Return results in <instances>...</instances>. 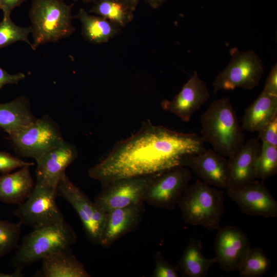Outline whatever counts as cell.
<instances>
[{"label": "cell", "mask_w": 277, "mask_h": 277, "mask_svg": "<svg viewBox=\"0 0 277 277\" xmlns=\"http://www.w3.org/2000/svg\"><path fill=\"white\" fill-rule=\"evenodd\" d=\"M206 150L201 136L175 131L148 121L135 134L117 142L106 157L89 169L88 174L103 184L161 173L181 166L187 157Z\"/></svg>", "instance_id": "obj_1"}, {"label": "cell", "mask_w": 277, "mask_h": 277, "mask_svg": "<svg viewBox=\"0 0 277 277\" xmlns=\"http://www.w3.org/2000/svg\"><path fill=\"white\" fill-rule=\"evenodd\" d=\"M200 120L201 137L220 154L231 158L244 144L243 129L229 98L213 101Z\"/></svg>", "instance_id": "obj_2"}, {"label": "cell", "mask_w": 277, "mask_h": 277, "mask_svg": "<svg viewBox=\"0 0 277 277\" xmlns=\"http://www.w3.org/2000/svg\"><path fill=\"white\" fill-rule=\"evenodd\" d=\"M73 3L67 4L64 0H32L29 16L33 50L40 45L57 42L73 33Z\"/></svg>", "instance_id": "obj_3"}, {"label": "cell", "mask_w": 277, "mask_h": 277, "mask_svg": "<svg viewBox=\"0 0 277 277\" xmlns=\"http://www.w3.org/2000/svg\"><path fill=\"white\" fill-rule=\"evenodd\" d=\"M77 241L75 232L65 221L38 228L25 235L12 258L22 269L57 251L70 249Z\"/></svg>", "instance_id": "obj_4"}, {"label": "cell", "mask_w": 277, "mask_h": 277, "mask_svg": "<svg viewBox=\"0 0 277 277\" xmlns=\"http://www.w3.org/2000/svg\"><path fill=\"white\" fill-rule=\"evenodd\" d=\"M185 223L217 230L224 212V193L200 179L189 185L178 205Z\"/></svg>", "instance_id": "obj_5"}, {"label": "cell", "mask_w": 277, "mask_h": 277, "mask_svg": "<svg viewBox=\"0 0 277 277\" xmlns=\"http://www.w3.org/2000/svg\"><path fill=\"white\" fill-rule=\"evenodd\" d=\"M8 135L19 156L35 161L64 141L59 125L47 115Z\"/></svg>", "instance_id": "obj_6"}, {"label": "cell", "mask_w": 277, "mask_h": 277, "mask_svg": "<svg viewBox=\"0 0 277 277\" xmlns=\"http://www.w3.org/2000/svg\"><path fill=\"white\" fill-rule=\"evenodd\" d=\"M231 60L215 77L212 86L215 94L220 90L235 88L252 90L259 84L264 71L263 63L253 50L241 51L236 47L229 51Z\"/></svg>", "instance_id": "obj_7"}, {"label": "cell", "mask_w": 277, "mask_h": 277, "mask_svg": "<svg viewBox=\"0 0 277 277\" xmlns=\"http://www.w3.org/2000/svg\"><path fill=\"white\" fill-rule=\"evenodd\" d=\"M57 187L36 182L28 199L14 210L22 224L33 228L65 221L56 198Z\"/></svg>", "instance_id": "obj_8"}, {"label": "cell", "mask_w": 277, "mask_h": 277, "mask_svg": "<svg viewBox=\"0 0 277 277\" xmlns=\"http://www.w3.org/2000/svg\"><path fill=\"white\" fill-rule=\"evenodd\" d=\"M192 172L178 166L157 174L147 188L143 201L153 207L172 210L179 205L189 185Z\"/></svg>", "instance_id": "obj_9"}, {"label": "cell", "mask_w": 277, "mask_h": 277, "mask_svg": "<svg viewBox=\"0 0 277 277\" xmlns=\"http://www.w3.org/2000/svg\"><path fill=\"white\" fill-rule=\"evenodd\" d=\"M57 194L76 211L88 239L93 244L100 245L107 213L102 211L66 174L57 184Z\"/></svg>", "instance_id": "obj_10"}, {"label": "cell", "mask_w": 277, "mask_h": 277, "mask_svg": "<svg viewBox=\"0 0 277 277\" xmlns=\"http://www.w3.org/2000/svg\"><path fill=\"white\" fill-rule=\"evenodd\" d=\"M159 173L124 177L102 184L94 202L102 211L107 213L115 208L143 202L147 188Z\"/></svg>", "instance_id": "obj_11"}, {"label": "cell", "mask_w": 277, "mask_h": 277, "mask_svg": "<svg viewBox=\"0 0 277 277\" xmlns=\"http://www.w3.org/2000/svg\"><path fill=\"white\" fill-rule=\"evenodd\" d=\"M217 231L214 245L216 263L226 272L238 270L251 248L247 235L236 226L220 227Z\"/></svg>", "instance_id": "obj_12"}, {"label": "cell", "mask_w": 277, "mask_h": 277, "mask_svg": "<svg viewBox=\"0 0 277 277\" xmlns=\"http://www.w3.org/2000/svg\"><path fill=\"white\" fill-rule=\"evenodd\" d=\"M228 196L241 211L265 218L277 216V202L263 183L256 180L243 186L227 190Z\"/></svg>", "instance_id": "obj_13"}, {"label": "cell", "mask_w": 277, "mask_h": 277, "mask_svg": "<svg viewBox=\"0 0 277 277\" xmlns=\"http://www.w3.org/2000/svg\"><path fill=\"white\" fill-rule=\"evenodd\" d=\"M210 97L206 83L199 78L195 71L179 93L171 100H163L161 106L163 110L175 114L183 122H188L192 114Z\"/></svg>", "instance_id": "obj_14"}, {"label": "cell", "mask_w": 277, "mask_h": 277, "mask_svg": "<svg viewBox=\"0 0 277 277\" xmlns=\"http://www.w3.org/2000/svg\"><path fill=\"white\" fill-rule=\"evenodd\" d=\"M204 183L227 189L229 178L228 160L211 149L185 159L181 164Z\"/></svg>", "instance_id": "obj_15"}, {"label": "cell", "mask_w": 277, "mask_h": 277, "mask_svg": "<svg viewBox=\"0 0 277 277\" xmlns=\"http://www.w3.org/2000/svg\"><path fill=\"white\" fill-rule=\"evenodd\" d=\"M77 151L72 144L64 141L36 160V182L57 187L66 174V168L77 158Z\"/></svg>", "instance_id": "obj_16"}, {"label": "cell", "mask_w": 277, "mask_h": 277, "mask_svg": "<svg viewBox=\"0 0 277 277\" xmlns=\"http://www.w3.org/2000/svg\"><path fill=\"white\" fill-rule=\"evenodd\" d=\"M144 203L141 202L107 212L100 245L109 248L123 236L137 229L144 214Z\"/></svg>", "instance_id": "obj_17"}, {"label": "cell", "mask_w": 277, "mask_h": 277, "mask_svg": "<svg viewBox=\"0 0 277 277\" xmlns=\"http://www.w3.org/2000/svg\"><path fill=\"white\" fill-rule=\"evenodd\" d=\"M258 138H249L228 160L229 178L226 190L234 189L255 180V163L261 149Z\"/></svg>", "instance_id": "obj_18"}, {"label": "cell", "mask_w": 277, "mask_h": 277, "mask_svg": "<svg viewBox=\"0 0 277 277\" xmlns=\"http://www.w3.org/2000/svg\"><path fill=\"white\" fill-rule=\"evenodd\" d=\"M30 167L25 166L16 172L0 176L1 202L19 205L28 199L35 185Z\"/></svg>", "instance_id": "obj_19"}, {"label": "cell", "mask_w": 277, "mask_h": 277, "mask_svg": "<svg viewBox=\"0 0 277 277\" xmlns=\"http://www.w3.org/2000/svg\"><path fill=\"white\" fill-rule=\"evenodd\" d=\"M70 249L54 252L42 260L40 274L43 277H89L83 264Z\"/></svg>", "instance_id": "obj_20"}, {"label": "cell", "mask_w": 277, "mask_h": 277, "mask_svg": "<svg viewBox=\"0 0 277 277\" xmlns=\"http://www.w3.org/2000/svg\"><path fill=\"white\" fill-rule=\"evenodd\" d=\"M277 117V96L263 92L245 110L243 116V129L259 132Z\"/></svg>", "instance_id": "obj_21"}, {"label": "cell", "mask_w": 277, "mask_h": 277, "mask_svg": "<svg viewBox=\"0 0 277 277\" xmlns=\"http://www.w3.org/2000/svg\"><path fill=\"white\" fill-rule=\"evenodd\" d=\"M202 242L191 238L175 266L178 273L184 277H205L209 269L215 263L214 258L209 259L202 252Z\"/></svg>", "instance_id": "obj_22"}, {"label": "cell", "mask_w": 277, "mask_h": 277, "mask_svg": "<svg viewBox=\"0 0 277 277\" xmlns=\"http://www.w3.org/2000/svg\"><path fill=\"white\" fill-rule=\"evenodd\" d=\"M36 119L28 100L24 96L8 103H0V128L8 134L27 126Z\"/></svg>", "instance_id": "obj_23"}, {"label": "cell", "mask_w": 277, "mask_h": 277, "mask_svg": "<svg viewBox=\"0 0 277 277\" xmlns=\"http://www.w3.org/2000/svg\"><path fill=\"white\" fill-rule=\"evenodd\" d=\"M73 17L81 22L85 40L93 44L107 43L121 30L117 25L100 16L89 14L82 8Z\"/></svg>", "instance_id": "obj_24"}, {"label": "cell", "mask_w": 277, "mask_h": 277, "mask_svg": "<svg viewBox=\"0 0 277 277\" xmlns=\"http://www.w3.org/2000/svg\"><path fill=\"white\" fill-rule=\"evenodd\" d=\"M89 12L98 15L121 28L134 18L133 11L117 0H94Z\"/></svg>", "instance_id": "obj_25"}, {"label": "cell", "mask_w": 277, "mask_h": 277, "mask_svg": "<svg viewBox=\"0 0 277 277\" xmlns=\"http://www.w3.org/2000/svg\"><path fill=\"white\" fill-rule=\"evenodd\" d=\"M270 264L263 249L251 247L238 271L241 277H259L268 271Z\"/></svg>", "instance_id": "obj_26"}, {"label": "cell", "mask_w": 277, "mask_h": 277, "mask_svg": "<svg viewBox=\"0 0 277 277\" xmlns=\"http://www.w3.org/2000/svg\"><path fill=\"white\" fill-rule=\"evenodd\" d=\"M31 26L24 27L15 24L10 16H3L0 22V49L16 42H24L32 48V43L29 39L31 33Z\"/></svg>", "instance_id": "obj_27"}, {"label": "cell", "mask_w": 277, "mask_h": 277, "mask_svg": "<svg viewBox=\"0 0 277 277\" xmlns=\"http://www.w3.org/2000/svg\"><path fill=\"white\" fill-rule=\"evenodd\" d=\"M277 147L262 143L261 149L255 163V180L261 182L276 174Z\"/></svg>", "instance_id": "obj_28"}, {"label": "cell", "mask_w": 277, "mask_h": 277, "mask_svg": "<svg viewBox=\"0 0 277 277\" xmlns=\"http://www.w3.org/2000/svg\"><path fill=\"white\" fill-rule=\"evenodd\" d=\"M22 224L0 220V259L17 247Z\"/></svg>", "instance_id": "obj_29"}, {"label": "cell", "mask_w": 277, "mask_h": 277, "mask_svg": "<svg viewBox=\"0 0 277 277\" xmlns=\"http://www.w3.org/2000/svg\"><path fill=\"white\" fill-rule=\"evenodd\" d=\"M155 266L152 276L153 277H178L176 266L167 261L160 251L154 255Z\"/></svg>", "instance_id": "obj_30"}, {"label": "cell", "mask_w": 277, "mask_h": 277, "mask_svg": "<svg viewBox=\"0 0 277 277\" xmlns=\"http://www.w3.org/2000/svg\"><path fill=\"white\" fill-rule=\"evenodd\" d=\"M34 165L33 162H25L8 152L0 151V173L2 174L9 173L25 166Z\"/></svg>", "instance_id": "obj_31"}, {"label": "cell", "mask_w": 277, "mask_h": 277, "mask_svg": "<svg viewBox=\"0 0 277 277\" xmlns=\"http://www.w3.org/2000/svg\"><path fill=\"white\" fill-rule=\"evenodd\" d=\"M258 132V139L262 143L277 147V117Z\"/></svg>", "instance_id": "obj_32"}, {"label": "cell", "mask_w": 277, "mask_h": 277, "mask_svg": "<svg viewBox=\"0 0 277 277\" xmlns=\"http://www.w3.org/2000/svg\"><path fill=\"white\" fill-rule=\"evenodd\" d=\"M263 92L277 96V65L274 64L266 79Z\"/></svg>", "instance_id": "obj_33"}, {"label": "cell", "mask_w": 277, "mask_h": 277, "mask_svg": "<svg viewBox=\"0 0 277 277\" xmlns=\"http://www.w3.org/2000/svg\"><path fill=\"white\" fill-rule=\"evenodd\" d=\"M25 77L26 75L22 72L11 74L0 67V89L7 84H17Z\"/></svg>", "instance_id": "obj_34"}, {"label": "cell", "mask_w": 277, "mask_h": 277, "mask_svg": "<svg viewBox=\"0 0 277 277\" xmlns=\"http://www.w3.org/2000/svg\"><path fill=\"white\" fill-rule=\"evenodd\" d=\"M26 1L27 0H0V10L3 12V16H10L12 11Z\"/></svg>", "instance_id": "obj_35"}, {"label": "cell", "mask_w": 277, "mask_h": 277, "mask_svg": "<svg viewBox=\"0 0 277 277\" xmlns=\"http://www.w3.org/2000/svg\"><path fill=\"white\" fill-rule=\"evenodd\" d=\"M132 11H134L138 4L139 0H117Z\"/></svg>", "instance_id": "obj_36"}, {"label": "cell", "mask_w": 277, "mask_h": 277, "mask_svg": "<svg viewBox=\"0 0 277 277\" xmlns=\"http://www.w3.org/2000/svg\"><path fill=\"white\" fill-rule=\"evenodd\" d=\"M23 269L15 268V270L13 272L10 273H5L0 271V277H23Z\"/></svg>", "instance_id": "obj_37"}, {"label": "cell", "mask_w": 277, "mask_h": 277, "mask_svg": "<svg viewBox=\"0 0 277 277\" xmlns=\"http://www.w3.org/2000/svg\"><path fill=\"white\" fill-rule=\"evenodd\" d=\"M150 7L156 9L165 3L166 0H144Z\"/></svg>", "instance_id": "obj_38"}, {"label": "cell", "mask_w": 277, "mask_h": 277, "mask_svg": "<svg viewBox=\"0 0 277 277\" xmlns=\"http://www.w3.org/2000/svg\"><path fill=\"white\" fill-rule=\"evenodd\" d=\"M94 0H82V1L86 4L90 3L91 2H93Z\"/></svg>", "instance_id": "obj_39"}, {"label": "cell", "mask_w": 277, "mask_h": 277, "mask_svg": "<svg viewBox=\"0 0 277 277\" xmlns=\"http://www.w3.org/2000/svg\"><path fill=\"white\" fill-rule=\"evenodd\" d=\"M72 1H74V2H76V1H77L78 0H72Z\"/></svg>", "instance_id": "obj_40"}]
</instances>
